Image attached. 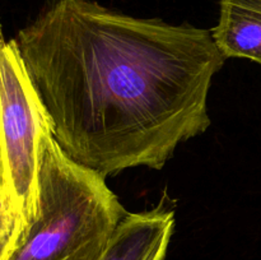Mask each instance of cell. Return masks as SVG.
<instances>
[{"instance_id": "cell-1", "label": "cell", "mask_w": 261, "mask_h": 260, "mask_svg": "<svg viewBox=\"0 0 261 260\" xmlns=\"http://www.w3.org/2000/svg\"><path fill=\"white\" fill-rule=\"evenodd\" d=\"M13 40L58 144L103 177L162 170L211 126L208 93L226 61L212 31L55 0Z\"/></svg>"}, {"instance_id": "cell-4", "label": "cell", "mask_w": 261, "mask_h": 260, "mask_svg": "<svg viewBox=\"0 0 261 260\" xmlns=\"http://www.w3.org/2000/svg\"><path fill=\"white\" fill-rule=\"evenodd\" d=\"M175 211L161 200L150 211L125 214L99 260H165Z\"/></svg>"}, {"instance_id": "cell-6", "label": "cell", "mask_w": 261, "mask_h": 260, "mask_svg": "<svg viewBox=\"0 0 261 260\" xmlns=\"http://www.w3.org/2000/svg\"><path fill=\"white\" fill-rule=\"evenodd\" d=\"M17 232V218L10 204L9 195L5 189L0 168V237L2 239H14Z\"/></svg>"}, {"instance_id": "cell-3", "label": "cell", "mask_w": 261, "mask_h": 260, "mask_svg": "<svg viewBox=\"0 0 261 260\" xmlns=\"http://www.w3.org/2000/svg\"><path fill=\"white\" fill-rule=\"evenodd\" d=\"M53 122L14 40L0 46V168L19 233L36 209L43 142Z\"/></svg>"}, {"instance_id": "cell-2", "label": "cell", "mask_w": 261, "mask_h": 260, "mask_svg": "<svg viewBox=\"0 0 261 260\" xmlns=\"http://www.w3.org/2000/svg\"><path fill=\"white\" fill-rule=\"evenodd\" d=\"M125 214L106 177L71 160L48 135L35 214L15 235L9 260H99Z\"/></svg>"}, {"instance_id": "cell-5", "label": "cell", "mask_w": 261, "mask_h": 260, "mask_svg": "<svg viewBox=\"0 0 261 260\" xmlns=\"http://www.w3.org/2000/svg\"><path fill=\"white\" fill-rule=\"evenodd\" d=\"M212 37L224 59H247L261 65V0H219Z\"/></svg>"}, {"instance_id": "cell-8", "label": "cell", "mask_w": 261, "mask_h": 260, "mask_svg": "<svg viewBox=\"0 0 261 260\" xmlns=\"http://www.w3.org/2000/svg\"><path fill=\"white\" fill-rule=\"evenodd\" d=\"M5 42L4 40V35H3V27H2V22H0V46Z\"/></svg>"}, {"instance_id": "cell-7", "label": "cell", "mask_w": 261, "mask_h": 260, "mask_svg": "<svg viewBox=\"0 0 261 260\" xmlns=\"http://www.w3.org/2000/svg\"><path fill=\"white\" fill-rule=\"evenodd\" d=\"M13 244H14V239L7 240L0 237V260H9Z\"/></svg>"}]
</instances>
